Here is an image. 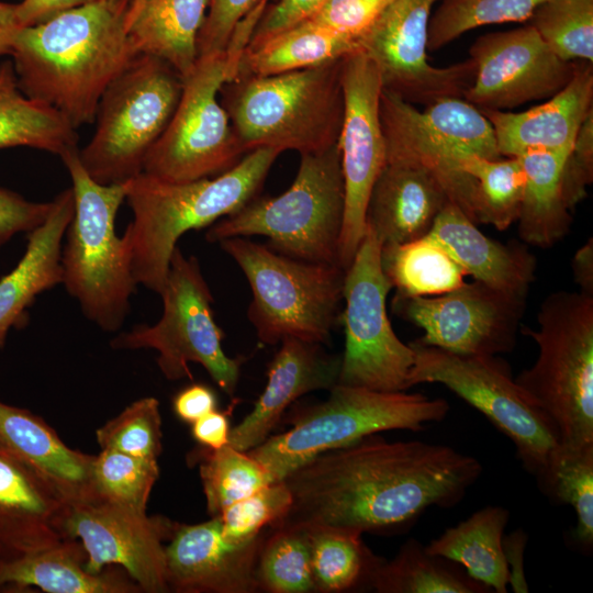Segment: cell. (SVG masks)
<instances>
[{"label": "cell", "mask_w": 593, "mask_h": 593, "mask_svg": "<svg viewBox=\"0 0 593 593\" xmlns=\"http://www.w3.org/2000/svg\"><path fill=\"white\" fill-rule=\"evenodd\" d=\"M482 470L477 458L450 446L368 435L291 471L282 481L292 504L278 525L404 530L432 506L458 504Z\"/></svg>", "instance_id": "cell-1"}, {"label": "cell", "mask_w": 593, "mask_h": 593, "mask_svg": "<svg viewBox=\"0 0 593 593\" xmlns=\"http://www.w3.org/2000/svg\"><path fill=\"white\" fill-rule=\"evenodd\" d=\"M130 2L98 0L19 29L10 55L21 92L75 128L96 121L103 92L138 56L126 26Z\"/></svg>", "instance_id": "cell-2"}, {"label": "cell", "mask_w": 593, "mask_h": 593, "mask_svg": "<svg viewBox=\"0 0 593 593\" xmlns=\"http://www.w3.org/2000/svg\"><path fill=\"white\" fill-rule=\"evenodd\" d=\"M280 152L258 148L230 170L188 182H170L141 172L124 183L133 221L124 236L137 284L160 294L178 239L215 223L253 200Z\"/></svg>", "instance_id": "cell-3"}, {"label": "cell", "mask_w": 593, "mask_h": 593, "mask_svg": "<svg viewBox=\"0 0 593 593\" xmlns=\"http://www.w3.org/2000/svg\"><path fill=\"white\" fill-rule=\"evenodd\" d=\"M343 58L270 76L236 75L220 92L245 153L324 150L338 143L344 115Z\"/></svg>", "instance_id": "cell-4"}, {"label": "cell", "mask_w": 593, "mask_h": 593, "mask_svg": "<svg viewBox=\"0 0 593 593\" xmlns=\"http://www.w3.org/2000/svg\"><path fill=\"white\" fill-rule=\"evenodd\" d=\"M537 322V329L521 327L539 351L515 381L547 416L561 448L593 445V295L553 292Z\"/></svg>", "instance_id": "cell-5"}, {"label": "cell", "mask_w": 593, "mask_h": 593, "mask_svg": "<svg viewBox=\"0 0 593 593\" xmlns=\"http://www.w3.org/2000/svg\"><path fill=\"white\" fill-rule=\"evenodd\" d=\"M60 158L70 175L75 200L61 248L63 283L88 320L115 332L128 315L137 286L127 239L115 233L125 187L94 181L81 165L78 148Z\"/></svg>", "instance_id": "cell-6"}, {"label": "cell", "mask_w": 593, "mask_h": 593, "mask_svg": "<svg viewBox=\"0 0 593 593\" xmlns=\"http://www.w3.org/2000/svg\"><path fill=\"white\" fill-rule=\"evenodd\" d=\"M345 184L338 143L301 155L296 176L278 197L254 198L237 212L216 221L205 238L262 235L284 256L339 266Z\"/></svg>", "instance_id": "cell-7"}, {"label": "cell", "mask_w": 593, "mask_h": 593, "mask_svg": "<svg viewBox=\"0 0 593 593\" xmlns=\"http://www.w3.org/2000/svg\"><path fill=\"white\" fill-rule=\"evenodd\" d=\"M449 409L446 400L422 393L337 383L325 401L294 409L289 430L270 435L247 452L273 481H281L310 459L365 436L394 429L421 432L428 423L441 422Z\"/></svg>", "instance_id": "cell-8"}, {"label": "cell", "mask_w": 593, "mask_h": 593, "mask_svg": "<svg viewBox=\"0 0 593 593\" xmlns=\"http://www.w3.org/2000/svg\"><path fill=\"white\" fill-rule=\"evenodd\" d=\"M219 243L247 278L253 294L247 315L262 344L286 338L329 344L340 320L345 269L291 258L239 236Z\"/></svg>", "instance_id": "cell-9"}, {"label": "cell", "mask_w": 593, "mask_h": 593, "mask_svg": "<svg viewBox=\"0 0 593 593\" xmlns=\"http://www.w3.org/2000/svg\"><path fill=\"white\" fill-rule=\"evenodd\" d=\"M182 91L181 76L165 60L134 58L103 92L97 127L79 159L101 184H122L143 172L144 158L168 125Z\"/></svg>", "instance_id": "cell-10"}, {"label": "cell", "mask_w": 593, "mask_h": 593, "mask_svg": "<svg viewBox=\"0 0 593 593\" xmlns=\"http://www.w3.org/2000/svg\"><path fill=\"white\" fill-rule=\"evenodd\" d=\"M379 112L387 163L429 170L450 201L475 223L474 180L460 168L459 159L467 154L501 157L493 127L484 114L463 98L440 99L421 111L383 88Z\"/></svg>", "instance_id": "cell-11"}, {"label": "cell", "mask_w": 593, "mask_h": 593, "mask_svg": "<svg viewBox=\"0 0 593 593\" xmlns=\"http://www.w3.org/2000/svg\"><path fill=\"white\" fill-rule=\"evenodd\" d=\"M415 360L409 387L439 383L481 412L514 444L516 457L538 486L560 448L544 412L517 384L511 367L491 355H460L410 343Z\"/></svg>", "instance_id": "cell-12"}, {"label": "cell", "mask_w": 593, "mask_h": 593, "mask_svg": "<svg viewBox=\"0 0 593 593\" xmlns=\"http://www.w3.org/2000/svg\"><path fill=\"white\" fill-rule=\"evenodd\" d=\"M163 315L154 325L139 324L111 340L114 349L152 348L169 380L192 379L189 362L200 363L213 381L234 396L243 358L228 357L223 331L213 315V298L199 261L176 247L161 293Z\"/></svg>", "instance_id": "cell-13"}, {"label": "cell", "mask_w": 593, "mask_h": 593, "mask_svg": "<svg viewBox=\"0 0 593 593\" xmlns=\"http://www.w3.org/2000/svg\"><path fill=\"white\" fill-rule=\"evenodd\" d=\"M232 77L226 51L198 57L182 79L181 96L168 125L144 158L143 172L170 182H188L216 177L243 158L245 153L217 99Z\"/></svg>", "instance_id": "cell-14"}, {"label": "cell", "mask_w": 593, "mask_h": 593, "mask_svg": "<svg viewBox=\"0 0 593 593\" xmlns=\"http://www.w3.org/2000/svg\"><path fill=\"white\" fill-rule=\"evenodd\" d=\"M382 245L366 225L363 238L346 269L340 316L345 350L338 384L376 391H406L415 354L391 326L387 296L392 284L381 266Z\"/></svg>", "instance_id": "cell-15"}, {"label": "cell", "mask_w": 593, "mask_h": 593, "mask_svg": "<svg viewBox=\"0 0 593 593\" xmlns=\"http://www.w3.org/2000/svg\"><path fill=\"white\" fill-rule=\"evenodd\" d=\"M438 0H395L358 36V44L377 66L382 88L412 104L463 98L472 85L471 58L448 67L427 60L428 25Z\"/></svg>", "instance_id": "cell-16"}, {"label": "cell", "mask_w": 593, "mask_h": 593, "mask_svg": "<svg viewBox=\"0 0 593 593\" xmlns=\"http://www.w3.org/2000/svg\"><path fill=\"white\" fill-rule=\"evenodd\" d=\"M344 115L338 145L345 184L339 266L347 269L366 232L372 186L387 164L380 121L382 81L374 63L360 49L342 61Z\"/></svg>", "instance_id": "cell-17"}, {"label": "cell", "mask_w": 593, "mask_h": 593, "mask_svg": "<svg viewBox=\"0 0 593 593\" xmlns=\"http://www.w3.org/2000/svg\"><path fill=\"white\" fill-rule=\"evenodd\" d=\"M396 314L424 331L415 342L460 355L497 356L513 350L526 298L482 282L449 292L392 301Z\"/></svg>", "instance_id": "cell-18"}, {"label": "cell", "mask_w": 593, "mask_h": 593, "mask_svg": "<svg viewBox=\"0 0 593 593\" xmlns=\"http://www.w3.org/2000/svg\"><path fill=\"white\" fill-rule=\"evenodd\" d=\"M61 528L66 538L81 540L87 572L99 574L107 564L115 563L145 592L169 591L163 545L176 529L169 521L94 494L68 503Z\"/></svg>", "instance_id": "cell-19"}, {"label": "cell", "mask_w": 593, "mask_h": 593, "mask_svg": "<svg viewBox=\"0 0 593 593\" xmlns=\"http://www.w3.org/2000/svg\"><path fill=\"white\" fill-rule=\"evenodd\" d=\"M469 54L475 75L463 99L479 110L550 98L571 80L578 64L558 57L530 24L481 35Z\"/></svg>", "instance_id": "cell-20"}, {"label": "cell", "mask_w": 593, "mask_h": 593, "mask_svg": "<svg viewBox=\"0 0 593 593\" xmlns=\"http://www.w3.org/2000/svg\"><path fill=\"white\" fill-rule=\"evenodd\" d=\"M266 532L236 542L222 532L217 516L177 526L165 548L169 589L183 593H255L256 563Z\"/></svg>", "instance_id": "cell-21"}, {"label": "cell", "mask_w": 593, "mask_h": 593, "mask_svg": "<svg viewBox=\"0 0 593 593\" xmlns=\"http://www.w3.org/2000/svg\"><path fill=\"white\" fill-rule=\"evenodd\" d=\"M272 358L267 383L253 410L233 428L228 445L248 451L264 443L286 410L300 396L331 390L338 382L342 356L327 354L323 345L286 338Z\"/></svg>", "instance_id": "cell-22"}, {"label": "cell", "mask_w": 593, "mask_h": 593, "mask_svg": "<svg viewBox=\"0 0 593 593\" xmlns=\"http://www.w3.org/2000/svg\"><path fill=\"white\" fill-rule=\"evenodd\" d=\"M593 67L578 61L571 80L550 99L523 112L480 110L491 123L500 155L529 152L570 153L592 108Z\"/></svg>", "instance_id": "cell-23"}, {"label": "cell", "mask_w": 593, "mask_h": 593, "mask_svg": "<svg viewBox=\"0 0 593 593\" xmlns=\"http://www.w3.org/2000/svg\"><path fill=\"white\" fill-rule=\"evenodd\" d=\"M67 499L33 469L0 451V559L66 540Z\"/></svg>", "instance_id": "cell-24"}, {"label": "cell", "mask_w": 593, "mask_h": 593, "mask_svg": "<svg viewBox=\"0 0 593 593\" xmlns=\"http://www.w3.org/2000/svg\"><path fill=\"white\" fill-rule=\"evenodd\" d=\"M449 202L446 190L429 170L387 163L372 186L366 225L382 246L407 243L427 235Z\"/></svg>", "instance_id": "cell-25"}, {"label": "cell", "mask_w": 593, "mask_h": 593, "mask_svg": "<svg viewBox=\"0 0 593 593\" xmlns=\"http://www.w3.org/2000/svg\"><path fill=\"white\" fill-rule=\"evenodd\" d=\"M466 276L508 294L527 298L536 279V258L525 245L503 244L484 235L465 212L449 202L427 234Z\"/></svg>", "instance_id": "cell-26"}, {"label": "cell", "mask_w": 593, "mask_h": 593, "mask_svg": "<svg viewBox=\"0 0 593 593\" xmlns=\"http://www.w3.org/2000/svg\"><path fill=\"white\" fill-rule=\"evenodd\" d=\"M74 211V192L69 188L55 197L45 221L27 233L22 258L0 278V348L11 328L25 323L36 296L63 283V240Z\"/></svg>", "instance_id": "cell-27"}, {"label": "cell", "mask_w": 593, "mask_h": 593, "mask_svg": "<svg viewBox=\"0 0 593 593\" xmlns=\"http://www.w3.org/2000/svg\"><path fill=\"white\" fill-rule=\"evenodd\" d=\"M0 451L36 471L68 502L94 495L93 456L67 447L31 412L0 402Z\"/></svg>", "instance_id": "cell-28"}, {"label": "cell", "mask_w": 593, "mask_h": 593, "mask_svg": "<svg viewBox=\"0 0 593 593\" xmlns=\"http://www.w3.org/2000/svg\"><path fill=\"white\" fill-rule=\"evenodd\" d=\"M510 512L497 505L485 506L425 546L426 550L458 563L473 580L491 592L505 593L508 570L502 538Z\"/></svg>", "instance_id": "cell-29"}, {"label": "cell", "mask_w": 593, "mask_h": 593, "mask_svg": "<svg viewBox=\"0 0 593 593\" xmlns=\"http://www.w3.org/2000/svg\"><path fill=\"white\" fill-rule=\"evenodd\" d=\"M569 153L529 152L521 159L525 184L516 220L519 238L547 248L564 237L571 225L570 209L562 191V168Z\"/></svg>", "instance_id": "cell-30"}, {"label": "cell", "mask_w": 593, "mask_h": 593, "mask_svg": "<svg viewBox=\"0 0 593 593\" xmlns=\"http://www.w3.org/2000/svg\"><path fill=\"white\" fill-rule=\"evenodd\" d=\"M206 12V0H147L128 27L138 55L168 63L183 79L197 59V40Z\"/></svg>", "instance_id": "cell-31"}, {"label": "cell", "mask_w": 593, "mask_h": 593, "mask_svg": "<svg viewBox=\"0 0 593 593\" xmlns=\"http://www.w3.org/2000/svg\"><path fill=\"white\" fill-rule=\"evenodd\" d=\"M83 547L61 541L19 557L0 559V589L36 586L49 593H124L133 585L104 574H91L81 564Z\"/></svg>", "instance_id": "cell-32"}, {"label": "cell", "mask_w": 593, "mask_h": 593, "mask_svg": "<svg viewBox=\"0 0 593 593\" xmlns=\"http://www.w3.org/2000/svg\"><path fill=\"white\" fill-rule=\"evenodd\" d=\"M359 49L357 37L303 21L254 48H245L235 76H270L316 67Z\"/></svg>", "instance_id": "cell-33"}, {"label": "cell", "mask_w": 593, "mask_h": 593, "mask_svg": "<svg viewBox=\"0 0 593 593\" xmlns=\"http://www.w3.org/2000/svg\"><path fill=\"white\" fill-rule=\"evenodd\" d=\"M0 149L32 147L63 157L77 149L76 128L54 108L23 94L10 61L1 65Z\"/></svg>", "instance_id": "cell-34"}, {"label": "cell", "mask_w": 593, "mask_h": 593, "mask_svg": "<svg viewBox=\"0 0 593 593\" xmlns=\"http://www.w3.org/2000/svg\"><path fill=\"white\" fill-rule=\"evenodd\" d=\"M306 528L311 542L314 592L371 590L376 571L384 559L365 544L360 532L326 525Z\"/></svg>", "instance_id": "cell-35"}, {"label": "cell", "mask_w": 593, "mask_h": 593, "mask_svg": "<svg viewBox=\"0 0 593 593\" xmlns=\"http://www.w3.org/2000/svg\"><path fill=\"white\" fill-rule=\"evenodd\" d=\"M371 590L378 593H488L458 563L429 553L414 538L407 539L391 560L376 571Z\"/></svg>", "instance_id": "cell-36"}, {"label": "cell", "mask_w": 593, "mask_h": 593, "mask_svg": "<svg viewBox=\"0 0 593 593\" xmlns=\"http://www.w3.org/2000/svg\"><path fill=\"white\" fill-rule=\"evenodd\" d=\"M381 266L396 296H432L462 286L465 271L429 235L382 246Z\"/></svg>", "instance_id": "cell-37"}, {"label": "cell", "mask_w": 593, "mask_h": 593, "mask_svg": "<svg viewBox=\"0 0 593 593\" xmlns=\"http://www.w3.org/2000/svg\"><path fill=\"white\" fill-rule=\"evenodd\" d=\"M459 166L474 180L475 223L490 224L499 231L515 223L525 184L521 159L467 154L459 159Z\"/></svg>", "instance_id": "cell-38"}, {"label": "cell", "mask_w": 593, "mask_h": 593, "mask_svg": "<svg viewBox=\"0 0 593 593\" xmlns=\"http://www.w3.org/2000/svg\"><path fill=\"white\" fill-rule=\"evenodd\" d=\"M266 533L256 563L259 591L314 592L311 542L306 526L280 524Z\"/></svg>", "instance_id": "cell-39"}, {"label": "cell", "mask_w": 593, "mask_h": 593, "mask_svg": "<svg viewBox=\"0 0 593 593\" xmlns=\"http://www.w3.org/2000/svg\"><path fill=\"white\" fill-rule=\"evenodd\" d=\"M208 513L213 517L233 503L276 482L266 468L247 451L231 445L197 450Z\"/></svg>", "instance_id": "cell-40"}, {"label": "cell", "mask_w": 593, "mask_h": 593, "mask_svg": "<svg viewBox=\"0 0 593 593\" xmlns=\"http://www.w3.org/2000/svg\"><path fill=\"white\" fill-rule=\"evenodd\" d=\"M553 502L571 505L577 515L572 532L585 551L593 546V445L559 448L545 481L539 485Z\"/></svg>", "instance_id": "cell-41"}, {"label": "cell", "mask_w": 593, "mask_h": 593, "mask_svg": "<svg viewBox=\"0 0 593 593\" xmlns=\"http://www.w3.org/2000/svg\"><path fill=\"white\" fill-rule=\"evenodd\" d=\"M546 0H441L428 25L427 49L438 51L473 29L529 20Z\"/></svg>", "instance_id": "cell-42"}, {"label": "cell", "mask_w": 593, "mask_h": 593, "mask_svg": "<svg viewBox=\"0 0 593 593\" xmlns=\"http://www.w3.org/2000/svg\"><path fill=\"white\" fill-rule=\"evenodd\" d=\"M528 21L561 59L593 63V0H546Z\"/></svg>", "instance_id": "cell-43"}, {"label": "cell", "mask_w": 593, "mask_h": 593, "mask_svg": "<svg viewBox=\"0 0 593 593\" xmlns=\"http://www.w3.org/2000/svg\"><path fill=\"white\" fill-rule=\"evenodd\" d=\"M159 475L157 460L102 449L93 456L91 481L94 494L146 512L152 489Z\"/></svg>", "instance_id": "cell-44"}, {"label": "cell", "mask_w": 593, "mask_h": 593, "mask_svg": "<svg viewBox=\"0 0 593 593\" xmlns=\"http://www.w3.org/2000/svg\"><path fill=\"white\" fill-rule=\"evenodd\" d=\"M159 402L148 396L133 402L116 417L97 430L102 449L157 460L161 451Z\"/></svg>", "instance_id": "cell-45"}, {"label": "cell", "mask_w": 593, "mask_h": 593, "mask_svg": "<svg viewBox=\"0 0 593 593\" xmlns=\"http://www.w3.org/2000/svg\"><path fill=\"white\" fill-rule=\"evenodd\" d=\"M268 0H206V12L200 29L198 57L246 47Z\"/></svg>", "instance_id": "cell-46"}, {"label": "cell", "mask_w": 593, "mask_h": 593, "mask_svg": "<svg viewBox=\"0 0 593 593\" xmlns=\"http://www.w3.org/2000/svg\"><path fill=\"white\" fill-rule=\"evenodd\" d=\"M292 496L287 484L271 482L233 503L217 515L223 534L232 541L253 539L278 525L287 515Z\"/></svg>", "instance_id": "cell-47"}, {"label": "cell", "mask_w": 593, "mask_h": 593, "mask_svg": "<svg viewBox=\"0 0 593 593\" xmlns=\"http://www.w3.org/2000/svg\"><path fill=\"white\" fill-rule=\"evenodd\" d=\"M395 0H328L305 21L357 37Z\"/></svg>", "instance_id": "cell-48"}, {"label": "cell", "mask_w": 593, "mask_h": 593, "mask_svg": "<svg viewBox=\"0 0 593 593\" xmlns=\"http://www.w3.org/2000/svg\"><path fill=\"white\" fill-rule=\"evenodd\" d=\"M561 179L563 195L571 210L584 199L593 179V110L580 126L564 160Z\"/></svg>", "instance_id": "cell-49"}, {"label": "cell", "mask_w": 593, "mask_h": 593, "mask_svg": "<svg viewBox=\"0 0 593 593\" xmlns=\"http://www.w3.org/2000/svg\"><path fill=\"white\" fill-rule=\"evenodd\" d=\"M52 208L51 202H33L0 187V247L18 233H29L41 225Z\"/></svg>", "instance_id": "cell-50"}, {"label": "cell", "mask_w": 593, "mask_h": 593, "mask_svg": "<svg viewBox=\"0 0 593 593\" xmlns=\"http://www.w3.org/2000/svg\"><path fill=\"white\" fill-rule=\"evenodd\" d=\"M327 1L279 0L267 12L262 13L245 48H254L278 33L305 21Z\"/></svg>", "instance_id": "cell-51"}, {"label": "cell", "mask_w": 593, "mask_h": 593, "mask_svg": "<svg viewBox=\"0 0 593 593\" xmlns=\"http://www.w3.org/2000/svg\"><path fill=\"white\" fill-rule=\"evenodd\" d=\"M96 1L98 0H22L15 3L16 20L20 27L33 26Z\"/></svg>", "instance_id": "cell-52"}, {"label": "cell", "mask_w": 593, "mask_h": 593, "mask_svg": "<svg viewBox=\"0 0 593 593\" xmlns=\"http://www.w3.org/2000/svg\"><path fill=\"white\" fill-rule=\"evenodd\" d=\"M215 409L216 396L203 384H192L181 390L174 399V410L178 417L191 424Z\"/></svg>", "instance_id": "cell-53"}, {"label": "cell", "mask_w": 593, "mask_h": 593, "mask_svg": "<svg viewBox=\"0 0 593 593\" xmlns=\"http://www.w3.org/2000/svg\"><path fill=\"white\" fill-rule=\"evenodd\" d=\"M528 535L522 528L513 530L508 535H503L502 547L508 570V586L515 593H527L529 591L524 572V552L527 545Z\"/></svg>", "instance_id": "cell-54"}, {"label": "cell", "mask_w": 593, "mask_h": 593, "mask_svg": "<svg viewBox=\"0 0 593 593\" xmlns=\"http://www.w3.org/2000/svg\"><path fill=\"white\" fill-rule=\"evenodd\" d=\"M230 421L226 412L216 410L192 423V436L203 447L220 449L228 444Z\"/></svg>", "instance_id": "cell-55"}, {"label": "cell", "mask_w": 593, "mask_h": 593, "mask_svg": "<svg viewBox=\"0 0 593 593\" xmlns=\"http://www.w3.org/2000/svg\"><path fill=\"white\" fill-rule=\"evenodd\" d=\"M571 268L574 281L581 288V292L593 295V239L592 237L577 250Z\"/></svg>", "instance_id": "cell-56"}, {"label": "cell", "mask_w": 593, "mask_h": 593, "mask_svg": "<svg viewBox=\"0 0 593 593\" xmlns=\"http://www.w3.org/2000/svg\"><path fill=\"white\" fill-rule=\"evenodd\" d=\"M19 29L15 3L0 1V55L11 54L12 42Z\"/></svg>", "instance_id": "cell-57"}, {"label": "cell", "mask_w": 593, "mask_h": 593, "mask_svg": "<svg viewBox=\"0 0 593 593\" xmlns=\"http://www.w3.org/2000/svg\"><path fill=\"white\" fill-rule=\"evenodd\" d=\"M146 2L147 0H131L130 5H128V11L126 14L127 31H128V27L137 18V15L139 14V12L142 11Z\"/></svg>", "instance_id": "cell-58"}, {"label": "cell", "mask_w": 593, "mask_h": 593, "mask_svg": "<svg viewBox=\"0 0 593 593\" xmlns=\"http://www.w3.org/2000/svg\"><path fill=\"white\" fill-rule=\"evenodd\" d=\"M2 79H3V69L2 67L0 66V85L2 82Z\"/></svg>", "instance_id": "cell-59"}, {"label": "cell", "mask_w": 593, "mask_h": 593, "mask_svg": "<svg viewBox=\"0 0 593 593\" xmlns=\"http://www.w3.org/2000/svg\"><path fill=\"white\" fill-rule=\"evenodd\" d=\"M101 1H104L107 3H116V2H119L121 0H101Z\"/></svg>", "instance_id": "cell-60"}]
</instances>
